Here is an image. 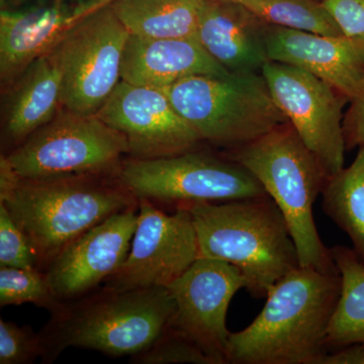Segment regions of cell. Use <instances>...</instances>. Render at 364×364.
Segmentation results:
<instances>
[{"mask_svg":"<svg viewBox=\"0 0 364 364\" xmlns=\"http://www.w3.org/2000/svg\"><path fill=\"white\" fill-rule=\"evenodd\" d=\"M0 203L26 234L45 272L64 249L139 200L117 174L20 178L0 160Z\"/></svg>","mask_w":364,"mask_h":364,"instance_id":"cell-1","label":"cell"},{"mask_svg":"<svg viewBox=\"0 0 364 364\" xmlns=\"http://www.w3.org/2000/svg\"><path fill=\"white\" fill-rule=\"evenodd\" d=\"M341 294L339 272L299 267L268 291L259 315L231 333L230 364H320Z\"/></svg>","mask_w":364,"mask_h":364,"instance_id":"cell-2","label":"cell"},{"mask_svg":"<svg viewBox=\"0 0 364 364\" xmlns=\"http://www.w3.org/2000/svg\"><path fill=\"white\" fill-rule=\"evenodd\" d=\"M176 304L166 287L114 291L100 287L67 301L39 333L42 358L52 363L69 347L112 358L145 350L166 328Z\"/></svg>","mask_w":364,"mask_h":364,"instance_id":"cell-3","label":"cell"},{"mask_svg":"<svg viewBox=\"0 0 364 364\" xmlns=\"http://www.w3.org/2000/svg\"><path fill=\"white\" fill-rule=\"evenodd\" d=\"M186 208L200 257L238 268L253 298H265L280 279L301 267L286 219L269 196Z\"/></svg>","mask_w":364,"mask_h":364,"instance_id":"cell-4","label":"cell"},{"mask_svg":"<svg viewBox=\"0 0 364 364\" xmlns=\"http://www.w3.org/2000/svg\"><path fill=\"white\" fill-rule=\"evenodd\" d=\"M251 174L274 200L286 219L298 251L299 265L324 272H339L331 249L321 240L314 203L329 177L293 124H280L267 135L225 152Z\"/></svg>","mask_w":364,"mask_h":364,"instance_id":"cell-5","label":"cell"},{"mask_svg":"<svg viewBox=\"0 0 364 364\" xmlns=\"http://www.w3.org/2000/svg\"><path fill=\"white\" fill-rule=\"evenodd\" d=\"M162 90L203 143L226 152L289 122L261 72L191 76Z\"/></svg>","mask_w":364,"mask_h":364,"instance_id":"cell-6","label":"cell"},{"mask_svg":"<svg viewBox=\"0 0 364 364\" xmlns=\"http://www.w3.org/2000/svg\"><path fill=\"white\" fill-rule=\"evenodd\" d=\"M126 138L97 114L62 107L49 123L1 155L20 178L117 174L128 155Z\"/></svg>","mask_w":364,"mask_h":364,"instance_id":"cell-7","label":"cell"},{"mask_svg":"<svg viewBox=\"0 0 364 364\" xmlns=\"http://www.w3.org/2000/svg\"><path fill=\"white\" fill-rule=\"evenodd\" d=\"M117 177L138 200L186 208L267 196L238 163L200 149L156 159L124 160Z\"/></svg>","mask_w":364,"mask_h":364,"instance_id":"cell-8","label":"cell"},{"mask_svg":"<svg viewBox=\"0 0 364 364\" xmlns=\"http://www.w3.org/2000/svg\"><path fill=\"white\" fill-rule=\"evenodd\" d=\"M129 33L111 4L81 16L52 50L62 75V107L95 114L122 80Z\"/></svg>","mask_w":364,"mask_h":364,"instance_id":"cell-9","label":"cell"},{"mask_svg":"<svg viewBox=\"0 0 364 364\" xmlns=\"http://www.w3.org/2000/svg\"><path fill=\"white\" fill-rule=\"evenodd\" d=\"M273 100L317 156L328 177L343 168V109L350 100L299 67L269 61L261 69Z\"/></svg>","mask_w":364,"mask_h":364,"instance_id":"cell-10","label":"cell"},{"mask_svg":"<svg viewBox=\"0 0 364 364\" xmlns=\"http://www.w3.org/2000/svg\"><path fill=\"white\" fill-rule=\"evenodd\" d=\"M130 251L121 268L102 284L114 291L168 287L198 257V238L188 208L167 214L146 198Z\"/></svg>","mask_w":364,"mask_h":364,"instance_id":"cell-11","label":"cell"},{"mask_svg":"<svg viewBox=\"0 0 364 364\" xmlns=\"http://www.w3.org/2000/svg\"><path fill=\"white\" fill-rule=\"evenodd\" d=\"M247 287L240 270L226 261L198 257L168 289L176 311L169 326L193 342L214 364L227 363L228 308Z\"/></svg>","mask_w":364,"mask_h":364,"instance_id":"cell-12","label":"cell"},{"mask_svg":"<svg viewBox=\"0 0 364 364\" xmlns=\"http://www.w3.org/2000/svg\"><path fill=\"white\" fill-rule=\"evenodd\" d=\"M95 114L126 138L133 159L173 156L198 149L203 143L158 88L121 80Z\"/></svg>","mask_w":364,"mask_h":364,"instance_id":"cell-13","label":"cell"},{"mask_svg":"<svg viewBox=\"0 0 364 364\" xmlns=\"http://www.w3.org/2000/svg\"><path fill=\"white\" fill-rule=\"evenodd\" d=\"M138 207L117 213L91 228L52 261L45 270L55 296L74 301L100 289L114 275L130 251Z\"/></svg>","mask_w":364,"mask_h":364,"instance_id":"cell-14","label":"cell"},{"mask_svg":"<svg viewBox=\"0 0 364 364\" xmlns=\"http://www.w3.org/2000/svg\"><path fill=\"white\" fill-rule=\"evenodd\" d=\"M268 57L310 72L349 100L364 85V39L268 26Z\"/></svg>","mask_w":364,"mask_h":364,"instance_id":"cell-15","label":"cell"},{"mask_svg":"<svg viewBox=\"0 0 364 364\" xmlns=\"http://www.w3.org/2000/svg\"><path fill=\"white\" fill-rule=\"evenodd\" d=\"M83 16L77 1L52 0L28 9L0 11V78L6 88L35 60L54 49Z\"/></svg>","mask_w":364,"mask_h":364,"instance_id":"cell-16","label":"cell"},{"mask_svg":"<svg viewBox=\"0 0 364 364\" xmlns=\"http://www.w3.org/2000/svg\"><path fill=\"white\" fill-rule=\"evenodd\" d=\"M268 26L238 0H203L196 38L231 73L261 72L270 61Z\"/></svg>","mask_w":364,"mask_h":364,"instance_id":"cell-17","label":"cell"},{"mask_svg":"<svg viewBox=\"0 0 364 364\" xmlns=\"http://www.w3.org/2000/svg\"><path fill=\"white\" fill-rule=\"evenodd\" d=\"M229 73L196 37L154 39L130 35L122 61V80L158 90L191 76Z\"/></svg>","mask_w":364,"mask_h":364,"instance_id":"cell-18","label":"cell"},{"mask_svg":"<svg viewBox=\"0 0 364 364\" xmlns=\"http://www.w3.org/2000/svg\"><path fill=\"white\" fill-rule=\"evenodd\" d=\"M9 90L2 140L13 150L49 123L62 107L61 71L52 51L35 60Z\"/></svg>","mask_w":364,"mask_h":364,"instance_id":"cell-19","label":"cell"},{"mask_svg":"<svg viewBox=\"0 0 364 364\" xmlns=\"http://www.w3.org/2000/svg\"><path fill=\"white\" fill-rule=\"evenodd\" d=\"M203 0H114L111 6L129 33L143 38L196 37Z\"/></svg>","mask_w":364,"mask_h":364,"instance_id":"cell-20","label":"cell"},{"mask_svg":"<svg viewBox=\"0 0 364 364\" xmlns=\"http://www.w3.org/2000/svg\"><path fill=\"white\" fill-rule=\"evenodd\" d=\"M330 249L341 275V294L326 335L328 350L364 344V264L351 248Z\"/></svg>","mask_w":364,"mask_h":364,"instance_id":"cell-21","label":"cell"},{"mask_svg":"<svg viewBox=\"0 0 364 364\" xmlns=\"http://www.w3.org/2000/svg\"><path fill=\"white\" fill-rule=\"evenodd\" d=\"M322 198L326 215L348 235L364 264V146L348 167L327 179Z\"/></svg>","mask_w":364,"mask_h":364,"instance_id":"cell-22","label":"cell"},{"mask_svg":"<svg viewBox=\"0 0 364 364\" xmlns=\"http://www.w3.org/2000/svg\"><path fill=\"white\" fill-rule=\"evenodd\" d=\"M272 26L326 36H344L324 4L318 0H238Z\"/></svg>","mask_w":364,"mask_h":364,"instance_id":"cell-23","label":"cell"},{"mask_svg":"<svg viewBox=\"0 0 364 364\" xmlns=\"http://www.w3.org/2000/svg\"><path fill=\"white\" fill-rule=\"evenodd\" d=\"M33 304L55 315L65 303L50 287L45 272L38 267H0V306Z\"/></svg>","mask_w":364,"mask_h":364,"instance_id":"cell-24","label":"cell"},{"mask_svg":"<svg viewBox=\"0 0 364 364\" xmlns=\"http://www.w3.org/2000/svg\"><path fill=\"white\" fill-rule=\"evenodd\" d=\"M130 363L214 364L212 359L193 342L169 325L166 326L161 334L148 348L132 356Z\"/></svg>","mask_w":364,"mask_h":364,"instance_id":"cell-25","label":"cell"},{"mask_svg":"<svg viewBox=\"0 0 364 364\" xmlns=\"http://www.w3.org/2000/svg\"><path fill=\"white\" fill-rule=\"evenodd\" d=\"M41 354L39 333L30 326L0 320V364L32 363Z\"/></svg>","mask_w":364,"mask_h":364,"instance_id":"cell-26","label":"cell"},{"mask_svg":"<svg viewBox=\"0 0 364 364\" xmlns=\"http://www.w3.org/2000/svg\"><path fill=\"white\" fill-rule=\"evenodd\" d=\"M0 267H37L35 252L26 234L0 203Z\"/></svg>","mask_w":364,"mask_h":364,"instance_id":"cell-27","label":"cell"},{"mask_svg":"<svg viewBox=\"0 0 364 364\" xmlns=\"http://www.w3.org/2000/svg\"><path fill=\"white\" fill-rule=\"evenodd\" d=\"M323 4L344 36L364 39V0H325Z\"/></svg>","mask_w":364,"mask_h":364,"instance_id":"cell-28","label":"cell"},{"mask_svg":"<svg viewBox=\"0 0 364 364\" xmlns=\"http://www.w3.org/2000/svg\"><path fill=\"white\" fill-rule=\"evenodd\" d=\"M344 114L343 132L346 150L364 146V85L358 97L349 102Z\"/></svg>","mask_w":364,"mask_h":364,"instance_id":"cell-29","label":"cell"},{"mask_svg":"<svg viewBox=\"0 0 364 364\" xmlns=\"http://www.w3.org/2000/svg\"><path fill=\"white\" fill-rule=\"evenodd\" d=\"M320 364H364V344L354 343L325 354Z\"/></svg>","mask_w":364,"mask_h":364,"instance_id":"cell-30","label":"cell"},{"mask_svg":"<svg viewBox=\"0 0 364 364\" xmlns=\"http://www.w3.org/2000/svg\"><path fill=\"white\" fill-rule=\"evenodd\" d=\"M83 14L90 13L98 7L111 4L114 0H76Z\"/></svg>","mask_w":364,"mask_h":364,"instance_id":"cell-31","label":"cell"},{"mask_svg":"<svg viewBox=\"0 0 364 364\" xmlns=\"http://www.w3.org/2000/svg\"><path fill=\"white\" fill-rule=\"evenodd\" d=\"M318 1L324 2L325 0H318Z\"/></svg>","mask_w":364,"mask_h":364,"instance_id":"cell-32","label":"cell"}]
</instances>
